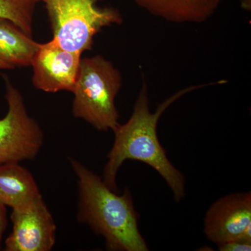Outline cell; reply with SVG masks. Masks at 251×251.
Wrapping results in <instances>:
<instances>
[{"mask_svg":"<svg viewBox=\"0 0 251 251\" xmlns=\"http://www.w3.org/2000/svg\"><path fill=\"white\" fill-rule=\"evenodd\" d=\"M4 79L8 112L0 119V165L34 159L44 140L39 124L28 115L21 92Z\"/></svg>","mask_w":251,"mask_h":251,"instance_id":"5b68a950","label":"cell"},{"mask_svg":"<svg viewBox=\"0 0 251 251\" xmlns=\"http://www.w3.org/2000/svg\"><path fill=\"white\" fill-rule=\"evenodd\" d=\"M122 87V75L101 56L81 59L73 93V114L100 131L119 125L115 98Z\"/></svg>","mask_w":251,"mask_h":251,"instance_id":"3957f363","label":"cell"},{"mask_svg":"<svg viewBox=\"0 0 251 251\" xmlns=\"http://www.w3.org/2000/svg\"><path fill=\"white\" fill-rule=\"evenodd\" d=\"M13 230L5 241L6 251H49L55 244L56 226L44 201L25 210L13 209Z\"/></svg>","mask_w":251,"mask_h":251,"instance_id":"ba28073f","label":"cell"},{"mask_svg":"<svg viewBox=\"0 0 251 251\" xmlns=\"http://www.w3.org/2000/svg\"><path fill=\"white\" fill-rule=\"evenodd\" d=\"M14 69L12 66L9 65V64H6V62H3V61L0 60V70L2 69Z\"/></svg>","mask_w":251,"mask_h":251,"instance_id":"9a60e30c","label":"cell"},{"mask_svg":"<svg viewBox=\"0 0 251 251\" xmlns=\"http://www.w3.org/2000/svg\"><path fill=\"white\" fill-rule=\"evenodd\" d=\"M42 200L35 180L25 168L18 163L0 165V202L25 210Z\"/></svg>","mask_w":251,"mask_h":251,"instance_id":"9c48e42d","label":"cell"},{"mask_svg":"<svg viewBox=\"0 0 251 251\" xmlns=\"http://www.w3.org/2000/svg\"><path fill=\"white\" fill-rule=\"evenodd\" d=\"M221 251H247L251 250V243L242 240L232 241L218 246Z\"/></svg>","mask_w":251,"mask_h":251,"instance_id":"4fadbf2b","label":"cell"},{"mask_svg":"<svg viewBox=\"0 0 251 251\" xmlns=\"http://www.w3.org/2000/svg\"><path fill=\"white\" fill-rule=\"evenodd\" d=\"M100 0H44L53 31V40L62 49L82 54L91 49L102 28L120 24L118 10L100 7Z\"/></svg>","mask_w":251,"mask_h":251,"instance_id":"277c9868","label":"cell"},{"mask_svg":"<svg viewBox=\"0 0 251 251\" xmlns=\"http://www.w3.org/2000/svg\"><path fill=\"white\" fill-rule=\"evenodd\" d=\"M81 54L62 49L52 39L40 44L31 59L32 82L46 92H73L78 75Z\"/></svg>","mask_w":251,"mask_h":251,"instance_id":"52a82bcc","label":"cell"},{"mask_svg":"<svg viewBox=\"0 0 251 251\" xmlns=\"http://www.w3.org/2000/svg\"><path fill=\"white\" fill-rule=\"evenodd\" d=\"M206 85L191 86L179 90L160 103L156 111L151 112L148 86L143 82L131 117L125 125L119 124L113 130L115 140L104 168L103 179L110 189L117 191V172L124 162L134 160L146 163L159 173L171 188L176 202L184 198V175L168 159L166 150L158 140L157 125L162 114L177 99Z\"/></svg>","mask_w":251,"mask_h":251,"instance_id":"6da1fadb","label":"cell"},{"mask_svg":"<svg viewBox=\"0 0 251 251\" xmlns=\"http://www.w3.org/2000/svg\"><path fill=\"white\" fill-rule=\"evenodd\" d=\"M33 1H35V2H37V1H41V0H33ZM42 1H44V0H42Z\"/></svg>","mask_w":251,"mask_h":251,"instance_id":"2e32d148","label":"cell"},{"mask_svg":"<svg viewBox=\"0 0 251 251\" xmlns=\"http://www.w3.org/2000/svg\"><path fill=\"white\" fill-rule=\"evenodd\" d=\"M36 3L33 0H0V19L9 21L31 36Z\"/></svg>","mask_w":251,"mask_h":251,"instance_id":"7c38bea8","label":"cell"},{"mask_svg":"<svg viewBox=\"0 0 251 251\" xmlns=\"http://www.w3.org/2000/svg\"><path fill=\"white\" fill-rule=\"evenodd\" d=\"M70 161L78 181L79 221L102 236L109 251H149L140 232V216L128 188L118 195L80 162Z\"/></svg>","mask_w":251,"mask_h":251,"instance_id":"7a4b0ae2","label":"cell"},{"mask_svg":"<svg viewBox=\"0 0 251 251\" xmlns=\"http://www.w3.org/2000/svg\"><path fill=\"white\" fill-rule=\"evenodd\" d=\"M156 17L176 23H200L209 19L222 0H133Z\"/></svg>","mask_w":251,"mask_h":251,"instance_id":"30bf717a","label":"cell"},{"mask_svg":"<svg viewBox=\"0 0 251 251\" xmlns=\"http://www.w3.org/2000/svg\"><path fill=\"white\" fill-rule=\"evenodd\" d=\"M4 204L0 202V249L1 247V239L5 229L7 226V217H6V210Z\"/></svg>","mask_w":251,"mask_h":251,"instance_id":"5bb4252c","label":"cell"},{"mask_svg":"<svg viewBox=\"0 0 251 251\" xmlns=\"http://www.w3.org/2000/svg\"><path fill=\"white\" fill-rule=\"evenodd\" d=\"M251 193H235L219 198L206 211L204 232L216 245L232 241L251 243Z\"/></svg>","mask_w":251,"mask_h":251,"instance_id":"8992f818","label":"cell"},{"mask_svg":"<svg viewBox=\"0 0 251 251\" xmlns=\"http://www.w3.org/2000/svg\"><path fill=\"white\" fill-rule=\"evenodd\" d=\"M39 46L13 23L0 19V60L14 68L29 65Z\"/></svg>","mask_w":251,"mask_h":251,"instance_id":"8fae6325","label":"cell"}]
</instances>
